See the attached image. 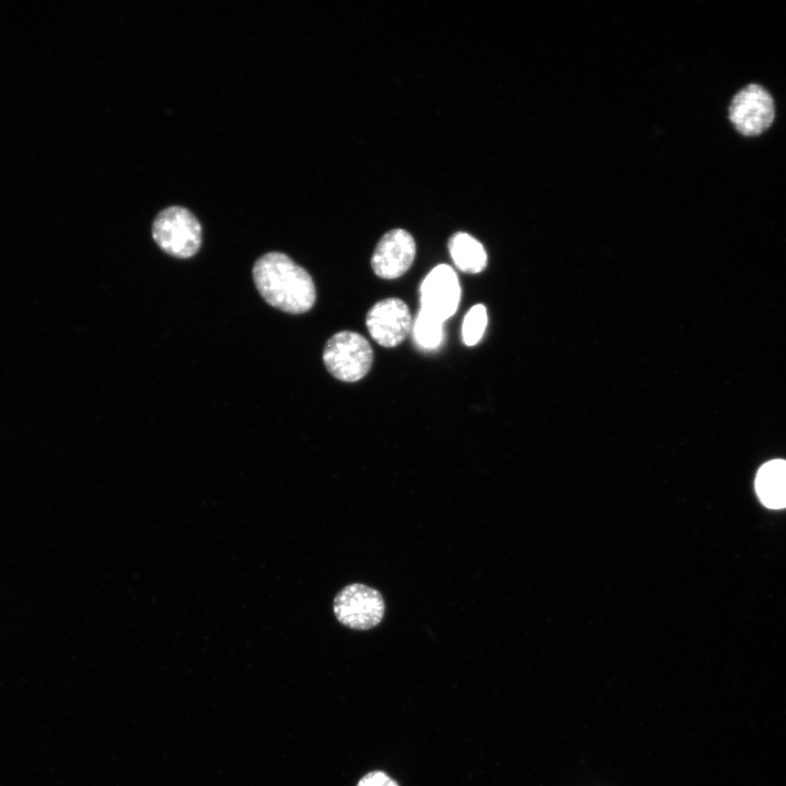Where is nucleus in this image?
<instances>
[{
  "instance_id": "nucleus-1",
  "label": "nucleus",
  "mask_w": 786,
  "mask_h": 786,
  "mask_svg": "<svg viewBox=\"0 0 786 786\" xmlns=\"http://www.w3.org/2000/svg\"><path fill=\"white\" fill-rule=\"evenodd\" d=\"M252 275L263 299L284 312L305 313L315 302V287L310 274L282 252L260 257Z\"/></svg>"
},
{
  "instance_id": "nucleus-2",
  "label": "nucleus",
  "mask_w": 786,
  "mask_h": 786,
  "mask_svg": "<svg viewBox=\"0 0 786 786\" xmlns=\"http://www.w3.org/2000/svg\"><path fill=\"white\" fill-rule=\"evenodd\" d=\"M152 235L164 252L179 259L194 255L202 242V228L198 218L188 209L177 205L157 214L152 225Z\"/></svg>"
},
{
  "instance_id": "nucleus-3",
  "label": "nucleus",
  "mask_w": 786,
  "mask_h": 786,
  "mask_svg": "<svg viewBox=\"0 0 786 786\" xmlns=\"http://www.w3.org/2000/svg\"><path fill=\"white\" fill-rule=\"evenodd\" d=\"M323 361L327 371L344 382H356L370 370L373 352L369 342L359 333L341 331L326 342Z\"/></svg>"
},
{
  "instance_id": "nucleus-4",
  "label": "nucleus",
  "mask_w": 786,
  "mask_h": 786,
  "mask_svg": "<svg viewBox=\"0 0 786 786\" xmlns=\"http://www.w3.org/2000/svg\"><path fill=\"white\" fill-rule=\"evenodd\" d=\"M333 611L341 624L354 630H370L382 621L385 604L378 590L352 583L334 597Z\"/></svg>"
},
{
  "instance_id": "nucleus-5",
  "label": "nucleus",
  "mask_w": 786,
  "mask_h": 786,
  "mask_svg": "<svg viewBox=\"0 0 786 786\" xmlns=\"http://www.w3.org/2000/svg\"><path fill=\"white\" fill-rule=\"evenodd\" d=\"M775 108L770 93L761 85L749 84L740 90L729 106V119L735 129L746 136H755L769 129Z\"/></svg>"
},
{
  "instance_id": "nucleus-6",
  "label": "nucleus",
  "mask_w": 786,
  "mask_h": 786,
  "mask_svg": "<svg viewBox=\"0 0 786 786\" xmlns=\"http://www.w3.org/2000/svg\"><path fill=\"white\" fill-rule=\"evenodd\" d=\"M366 326L379 345L395 347L405 341L410 332V311L400 298L380 300L368 311Z\"/></svg>"
},
{
  "instance_id": "nucleus-7",
  "label": "nucleus",
  "mask_w": 786,
  "mask_h": 786,
  "mask_svg": "<svg viewBox=\"0 0 786 786\" xmlns=\"http://www.w3.org/2000/svg\"><path fill=\"white\" fill-rule=\"evenodd\" d=\"M461 299L458 278L446 264L433 267L420 286L421 310L444 321L457 310Z\"/></svg>"
},
{
  "instance_id": "nucleus-8",
  "label": "nucleus",
  "mask_w": 786,
  "mask_h": 786,
  "mask_svg": "<svg viewBox=\"0 0 786 786\" xmlns=\"http://www.w3.org/2000/svg\"><path fill=\"white\" fill-rule=\"evenodd\" d=\"M415 254L416 243L413 236L402 228H395L379 240L371 257V266L377 276L394 279L412 266Z\"/></svg>"
},
{
  "instance_id": "nucleus-9",
  "label": "nucleus",
  "mask_w": 786,
  "mask_h": 786,
  "mask_svg": "<svg viewBox=\"0 0 786 786\" xmlns=\"http://www.w3.org/2000/svg\"><path fill=\"white\" fill-rule=\"evenodd\" d=\"M755 491L761 502L771 509L786 507V461L773 460L763 464L755 477Z\"/></svg>"
},
{
  "instance_id": "nucleus-10",
  "label": "nucleus",
  "mask_w": 786,
  "mask_h": 786,
  "mask_svg": "<svg viewBox=\"0 0 786 786\" xmlns=\"http://www.w3.org/2000/svg\"><path fill=\"white\" fill-rule=\"evenodd\" d=\"M448 248L455 266L464 273H479L487 265V254L483 245L466 233L453 234Z\"/></svg>"
},
{
  "instance_id": "nucleus-11",
  "label": "nucleus",
  "mask_w": 786,
  "mask_h": 786,
  "mask_svg": "<svg viewBox=\"0 0 786 786\" xmlns=\"http://www.w3.org/2000/svg\"><path fill=\"white\" fill-rule=\"evenodd\" d=\"M443 321L420 309L414 324V338L424 349L439 347L443 338Z\"/></svg>"
},
{
  "instance_id": "nucleus-12",
  "label": "nucleus",
  "mask_w": 786,
  "mask_h": 786,
  "mask_svg": "<svg viewBox=\"0 0 786 786\" xmlns=\"http://www.w3.org/2000/svg\"><path fill=\"white\" fill-rule=\"evenodd\" d=\"M487 321V310L484 305H475L468 310L462 324V337L465 345L474 346L480 341Z\"/></svg>"
},
{
  "instance_id": "nucleus-13",
  "label": "nucleus",
  "mask_w": 786,
  "mask_h": 786,
  "mask_svg": "<svg viewBox=\"0 0 786 786\" xmlns=\"http://www.w3.org/2000/svg\"><path fill=\"white\" fill-rule=\"evenodd\" d=\"M357 786H398V784L382 771H373L366 774Z\"/></svg>"
}]
</instances>
